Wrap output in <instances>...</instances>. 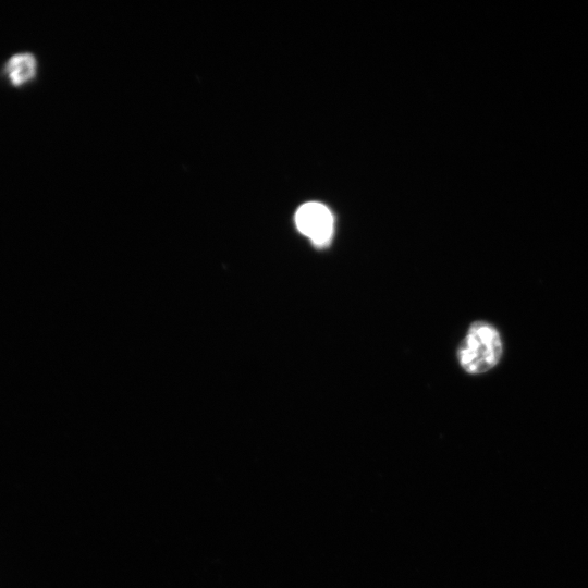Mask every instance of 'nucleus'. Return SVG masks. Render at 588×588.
I'll return each mask as SVG.
<instances>
[{
    "instance_id": "obj_2",
    "label": "nucleus",
    "mask_w": 588,
    "mask_h": 588,
    "mask_svg": "<svg viewBox=\"0 0 588 588\" xmlns=\"http://www.w3.org/2000/svg\"><path fill=\"white\" fill-rule=\"evenodd\" d=\"M298 231L317 247L327 246L333 235L334 218L327 206L317 201L303 204L295 213Z\"/></svg>"
},
{
    "instance_id": "obj_3",
    "label": "nucleus",
    "mask_w": 588,
    "mask_h": 588,
    "mask_svg": "<svg viewBox=\"0 0 588 588\" xmlns=\"http://www.w3.org/2000/svg\"><path fill=\"white\" fill-rule=\"evenodd\" d=\"M37 60L32 52H16L4 64V73L14 87L30 82L37 74Z\"/></svg>"
},
{
    "instance_id": "obj_1",
    "label": "nucleus",
    "mask_w": 588,
    "mask_h": 588,
    "mask_svg": "<svg viewBox=\"0 0 588 588\" xmlns=\"http://www.w3.org/2000/svg\"><path fill=\"white\" fill-rule=\"evenodd\" d=\"M501 355L500 333L486 321L473 322L457 348L458 363L470 375H479L492 369L499 363Z\"/></svg>"
}]
</instances>
